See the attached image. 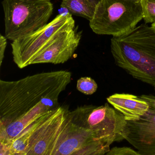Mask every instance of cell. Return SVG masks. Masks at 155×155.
<instances>
[{
  "instance_id": "obj_1",
  "label": "cell",
  "mask_w": 155,
  "mask_h": 155,
  "mask_svg": "<svg viewBox=\"0 0 155 155\" xmlns=\"http://www.w3.org/2000/svg\"><path fill=\"white\" fill-rule=\"evenodd\" d=\"M66 71L43 72L15 81L0 80V141H10L29 125L60 106L72 79Z\"/></svg>"
},
{
  "instance_id": "obj_5",
  "label": "cell",
  "mask_w": 155,
  "mask_h": 155,
  "mask_svg": "<svg viewBox=\"0 0 155 155\" xmlns=\"http://www.w3.org/2000/svg\"><path fill=\"white\" fill-rule=\"evenodd\" d=\"M69 117L73 124L91 132L96 140L111 144L124 140L127 121L123 114L107 103L100 106L78 107L69 111Z\"/></svg>"
},
{
  "instance_id": "obj_3",
  "label": "cell",
  "mask_w": 155,
  "mask_h": 155,
  "mask_svg": "<svg viewBox=\"0 0 155 155\" xmlns=\"http://www.w3.org/2000/svg\"><path fill=\"white\" fill-rule=\"evenodd\" d=\"M5 36L12 42L48 24L52 14L51 0H3Z\"/></svg>"
},
{
  "instance_id": "obj_10",
  "label": "cell",
  "mask_w": 155,
  "mask_h": 155,
  "mask_svg": "<svg viewBox=\"0 0 155 155\" xmlns=\"http://www.w3.org/2000/svg\"><path fill=\"white\" fill-rule=\"evenodd\" d=\"M69 110L60 106L41 134L27 148L24 155H44L55 142L66 121Z\"/></svg>"
},
{
  "instance_id": "obj_16",
  "label": "cell",
  "mask_w": 155,
  "mask_h": 155,
  "mask_svg": "<svg viewBox=\"0 0 155 155\" xmlns=\"http://www.w3.org/2000/svg\"><path fill=\"white\" fill-rule=\"evenodd\" d=\"M105 155H142L139 152L128 147H114Z\"/></svg>"
},
{
  "instance_id": "obj_20",
  "label": "cell",
  "mask_w": 155,
  "mask_h": 155,
  "mask_svg": "<svg viewBox=\"0 0 155 155\" xmlns=\"http://www.w3.org/2000/svg\"><path fill=\"white\" fill-rule=\"evenodd\" d=\"M154 87H155V86Z\"/></svg>"
},
{
  "instance_id": "obj_15",
  "label": "cell",
  "mask_w": 155,
  "mask_h": 155,
  "mask_svg": "<svg viewBox=\"0 0 155 155\" xmlns=\"http://www.w3.org/2000/svg\"><path fill=\"white\" fill-rule=\"evenodd\" d=\"M145 24L155 22V0H140Z\"/></svg>"
},
{
  "instance_id": "obj_8",
  "label": "cell",
  "mask_w": 155,
  "mask_h": 155,
  "mask_svg": "<svg viewBox=\"0 0 155 155\" xmlns=\"http://www.w3.org/2000/svg\"><path fill=\"white\" fill-rule=\"evenodd\" d=\"M140 97L149 104V110L138 120L127 121L123 138L141 155H155V96L144 94Z\"/></svg>"
},
{
  "instance_id": "obj_9",
  "label": "cell",
  "mask_w": 155,
  "mask_h": 155,
  "mask_svg": "<svg viewBox=\"0 0 155 155\" xmlns=\"http://www.w3.org/2000/svg\"><path fill=\"white\" fill-rule=\"evenodd\" d=\"M82 32L76 27L62 30L46 45L31 63L32 64H63L72 58L79 46Z\"/></svg>"
},
{
  "instance_id": "obj_4",
  "label": "cell",
  "mask_w": 155,
  "mask_h": 155,
  "mask_svg": "<svg viewBox=\"0 0 155 155\" xmlns=\"http://www.w3.org/2000/svg\"><path fill=\"white\" fill-rule=\"evenodd\" d=\"M143 19L140 0H100L89 25L96 34L118 37L130 32Z\"/></svg>"
},
{
  "instance_id": "obj_7",
  "label": "cell",
  "mask_w": 155,
  "mask_h": 155,
  "mask_svg": "<svg viewBox=\"0 0 155 155\" xmlns=\"http://www.w3.org/2000/svg\"><path fill=\"white\" fill-rule=\"evenodd\" d=\"M111 145L96 140L91 132L73 124L68 112L60 134L44 155H105Z\"/></svg>"
},
{
  "instance_id": "obj_19",
  "label": "cell",
  "mask_w": 155,
  "mask_h": 155,
  "mask_svg": "<svg viewBox=\"0 0 155 155\" xmlns=\"http://www.w3.org/2000/svg\"><path fill=\"white\" fill-rule=\"evenodd\" d=\"M151 26H152V28L154 29V30L155 31V22L153 23L152 24V25H151Z\"/></svg>"
},
{
  "instance_id": "obj_14",
  "label": "cell",
  "mask_w": 155,
  "mask_h": 155,
  "mask_svg": "<svg viewBox=\"0 0 155 155\" xmlns=\"http://www.w3.org/2000/svg\"><path fill=\"white\" fill-rule=\"evenodd\" d=\"M98 88L96 81L90 77H82L77 81L76 88L79 92L86 95L94 94Z\"/></svg>"
},
{
  "instance_id": "obj_18",
  "label": "cell",
  "mask_w": 155,
  "mask_h": 155,
  "mask_svg": "<svg viewBox=\"0 0 155 155\" xmlns=\"http://www.w3.org/2000/svg\"><path fill=\"white\" fill-rule=\"evenodd\" d=\"M0 155H13L11 143L9 141H0Z\"/></svg>"
},
{
  "instance_id": "obj_2",
  "label": "cell",
  "mask_w": 155,
  "mask_h": 155,
  "mask_svg": "<svg viewBox=\"0 0 155 155\" xmlns=\"http://www.w3.org/2000/svg\"><path fill=\"white\" fill-rule=\"evenodd\" d=\"M116 64L134 78L155 86V31L142 24L111 40Z\"/></svg>"
},
{
  "instance_id": "obj_11",
  "label": "cell",
  "mask_w": 155,
  "mask_h": 155,
  "mask_svg": "<svg viewBox=\"0 0 155 155\" xmlns=\"http://www.w3.org/2000/svg\"><path fill=\"white\" fill-rule=\"evenodd\" d=\"M107 101L115 109L123 114L127 121H135L145 114L149 104L140 97L127 94H115Z\"/></svg>"
},
{
  "instance_id": "obj_13",
  "label": "cell",
  "mask_w": 155,
  "mask_h": 155,
  "mask_svg": "<svg viewBox=\"0 0 155 155\" xmlns=\"http://www.w3.org/2000/svg\"><path fill=\"white\" fill-rule=\"evenodd\" d=\"M100 0H62L61 7L71 15L80 16L90 21L93 17Z\"/></svg>"
},
{
  "instance_id": "obj_6",
  "label": "cell",
  "mask_w": 155,
  "mask_h": 155,
  "mask_svg": "<svg viewBox=\"0 0 155 155\" xmlns=\"http://www.w3.org/2000/svg\"><path fill=\"white\" fill-rule=\"evenodd\" d=\"M71 27H75L72 15H58L37 31L12 42L11 45L15 63L20 69L31 65L32 61L56 34Z\"/></svg>"
},
{
  "instance_id": "obj_17",
  "label": "cell",
  "mask_w": 155,
  "mask_h": 155,
  "mask_svg": "<svg viewBox=\"0 0 155 155\" xmlns=\"http://www.w3.org/2000/svg\"><path fill=\"white\" fill-rule=\"evenodd\" d=\"M7 38L5 36L0 34V66H2L4 58L5 52L7 45Z\"/></svg>"
},
{
  "instance_id": "obj_12",
  "label": "cell",
  "mask_w": 155,
  "mask_h": 155,
  "mask_svg": "<svg viewBox=\"0 0 155 155\" xmlns=\"http://www.w3.org/2000/svg\"><path fill=\"white\" fill-rule=\"evenodd\" d=\"M57 109L42 116L9 141L13 155H24L27 148L47 126Z\"/></svg>"
}]
</instances>
